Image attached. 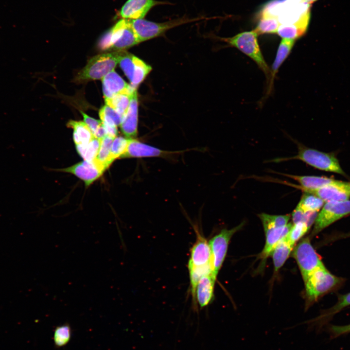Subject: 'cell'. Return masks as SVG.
<instances>
[{
	"label": "cell",
	"mask_w": 350,
	"mask_h": 350,
	"mask_svg": "<svg viewBox=\"0 0 350 350\" xmlns=\"http://www.w3.org/2000/svg\"><path fill=\"white\" fill-rule=\"evenodd\" d=\"M258 35L253 30L242 32L232 37L221 39L252 59L270 81L271 70L262 53L258 41Z\"/></svg>",
	"instance_id": "cell-1"
},
{
	"label": "cell",
	"mask_w": 350,
	"mask_h": 350,
	"mask_svg": "<svg viewBox=\"0 0 350 350\" xmlns=\"http://www.w3.org/2000/svg\"><path fill=\"white\" fill-rule=\"evenodd\" d=\"M298 149L297 155L291 158L277 159L276 161L298 159L319 170L346 175L337 158L333 155L309 148L301 144H298Z\"/></svg>",
	"instance_id": "cell-2"
},
{
	"label": "cell",
	"mask_w": 350,
	"mask_h": 350,
	"mask_svg": "<svg viewBox=\"0 0 350 350\" xmlns=\"http://www.w3.org/2000/svg\"><path fill=\"white\" fill-rule=\"evenodd\" d=\"M203 19V17H183L163 22H156L145 19H130L133 29L140 43L162 35L167 31L187 23Z\"/></svg>",
	"instance_id": "cell-3"
},
{
	"label": "cell",
	"mask_w": 350,
	"mask_h": 350,
	"mask_svg": "<svg viewBox=\"0 0 350 350\" xmlns=\"http://www.w3.org/2000/svg\"><path fill=\"white\" fill-rule=\"evenodd\" d=\"M122 51L96 55L88 61L79 73L76 80L78 82L102 79L114 70L119 63Z\"/></svg>",
	"instance_id": "cell-4"
},
{
	"label": "cell",
	"mask_w": 350,
	"mask_h": 350,
	"mask_svg": "<svg viewBox=\"0 0 350 350\" xmlns=\"http://www.w3.org/2000/svg\"><path fill=\"white\" fill-rule=\"evenodd\" d=\"M342 278L331 273L323 266L312 272L304 281L306 294L310 303L331 291L342 283Z\"/></svg>",
	"instance_id": "cell-5"
},
{
	"label": "cell",
	"mask_w": 350,
	"mask_h": 350,
	"mask_svg": "<svg viewBox=\"0 0 350 350\" xmlns=\"http://www.w3.org/2000/svg\"><path fill=\"white\" fill-rule=\"evenodd\" d=\"M244 222L231 229H223L209 241L211 252V276L216 280L225 261L230 240L235 233L241 229Z\"/></svg>",
	"instance_id": "cell-6"
},
{
	"label": "cell",
	"mask_w": 350,
	"mask_h": 350,
	"mask_svg": "<svg viewBox=\"0 0 350 350\" xmlns=\"http://www.w3.org/2000/svg\"><path fill=\"white\" fill-rule=\"evenodd\" d=\"M293 257L298 264L304 281L312 272L324 266L308 237L302 239L296 246Z\"/></svg>",
	"instance_id": "cell-7"
},
{
	"label": "cell",
	"mask_w": 350,
	"mask_h": 350,
	"mask_svg": "<svg viewBox=\"0 0 350 350\" xmlns=\"http://www.w3.org/2000/svg\"><path fill=\"white\" fill-rule=\"evenodd\" d=\"M350 214V200L326 202L317 215L312 232L315 235L338 220Z\"/></svg>",
	"instance_id": "cell-8"
},
{
	"label": "cell",
	"mask_w": 350,
	"mask_h": 350,
	"mask_svg": "<svg viewBox=\"0 0 350 350\" xmlns=\"http://www.w3.org/2000/svg\"><path fill=\"white\" fill-rule=\"evenodd\" d=\"M122 70L136 89L152 70L151 67L135 55L122 51L119 61Z\"/></svg>",
	"instance_id": "cell-9"
},
{
	"label": "cell",
	"mask_w": 350,
	"mask_h": 350,
	"mask_svg": "<svg viewBox=\"0 0 350 350\" xmlns=\"http://www.w3.org/2000/svg\"><path fill=\"white\" fill-rule=\"evenodd\" d=\"M307 192L316 195L324 202L346 201L350 198V182L334 180L324 187Z\"/></svg>",
	"instance_id": "cell-10"
},
{
	"label": "cell",
	"mask_w": 350,
	"mask_h": 350,
	"mask_svg": "<svg viewBox=\"0 0 350 350\" xmlns=\"http://www.w3.org/2000/svg\"><path fill=\"white\" fill-rule=\"evenodd\" d=\"M179 151H168L143 143L134 138L129 139L127 150L121 158L150 157L168 158Z\"/></svg>",
	"instance_id": "cell-11"
},
{
	"label": "cell",
	"mask_w": 350,
	"mask_h": 350,
	"mask_svg": "<svg viewBox=\"0 0 350 350\" xmlns=\"http://www.w3.org/2000/svg\"><path fill=\"white\" fill-rule=\"evenodd\" d=\"M168 3L156 0H127L119 11V16L127 19H142L153 7Z\"/></svg>",
	"instance_id": "cell-12"
},
{
	"label": "cell",
	"mask_w": 350,
	"mask_h": 350,
	"mask_svg": "<svg viewBox=\"0 0 350 350\" xmlns=\"http://www.w3.org/2000/svg\"><path fill=\"white\" fill-rule=\"evenodd\" d=\"M58 170L74 175L82 180L86 187L92 184L104 173L93 161L85 160L70 167Z\"/></svg>",
	"instance_id": "cell-13"
},
{
	"label": "cell",
	"mask_w": 350,
	"mask_h": 350,
	"mask_svg": "<svg viewBox=\"0 0 350 350\" xmlns=\"http://www.w3.org/2000/svg\"><path fill=\"white\" fill-rule=\"evenodd\" d=\"M102 85L105 99L120 93L131 95L136 90L126 83L114 70L102 78Z\"/></svg>",
	"instance_id": "cell-14"
},
{
	"label": "cell",
	"mask_w": 350,
	"mask_h": 350,
	"mask_svg": "<svg viewBox=\"0 0 350 350\" xmlns=\"http://www.w3.org/2000/svg\"><path fill=\"white\" fill-rule=\"evenodd\" d=\"M195 230L196 240L191 248L188 265L202 266L210 264L211 252L209 242L197 229Z\"/></svg>",
	"instance_id": "cell-15"
},
{
	"label": "cell",
	"mask_w": 350,
	"mask_h": 350,
	"mask_svg": "<svg viewBox=\"0 0 350 350\" xmlns=\"http://www.w3.org/2000/svg\"><path fill=\"white\" fill-rule=\"evenodd\" d=\"M138 99L137 90L131 96L130 102L125 117L120 124L121 131L125 137L135 138L138 134Z\"/></svg>",
	"instance_id": "cell-16"
},
{
	"label": "cell",
	"mask_w": 350,
	"mask_h": 350,
	"mask_svg": "<svg viewBox=\"0 0 350 350\" xmlns=\"http://www.w3.org/2000/svg\"><path fill=\"white\" fill-rule=\"evenodd\" d=\"M215 281L211 274L203 276L199 280L195 290V302L201 309L213 300Z\"/></svg>",
	"instance_id": "cell-17"
},
{
	"label": "cell",
	"mask_w": 350,
	"mask_h": 350,
	"mask_svg": "<svg viewBox=\"0 0 350 350\" xmlns=\"http://www.w3.org/2000/svg\"><path fill=\"white\" fill-rule=\"evenodd\" d=\"M292 225L291 223H288L284 227L272 228L264 229L265 235V243L264 248L261 253V258L265 260L270 256L277 244L287 234Z\"/></svg>",
	"instance_id": "cell-18"
},
{
	"label": "cell",
	"mask_w": 350,
	"mask_h": 350,
	"mask_svg": "<svg viewBox=\"0 0 350 350\" xmlns=\"http://www.w3.org/2000/svg\"><path fill=\"white\" fill-rule=\"evenodd\" d=\"M283 175L298 182L300 185H295V186L304 192L324 187L334 180L331 178L324 176H300L285 174Z\"/></svg>",
	"instance_id": "cell-19"
},
{
	"label": "cell",
	"mask_w": 350,
	"mask_h": 350,
	"mask_svg": "<svg viewBox=\"0 0 350 350\" xmlns=\"http://www.w3.org/2000/svg\"><path fill=\"white\" fill-rule=\"evenodd\" d=\"M127 19H120L111 28L106 32L100 39L98 47L102 51L111 49L113 44L122 35L127 23Z\"/></svg>",
	"instance_id": "cell-20"
},
{
	"label": "cell",
	"mask_w": 350,
	"mask_h": 350,
	"mask_svg": "<svg viewBox=\"0 0 350 350\" xmlns=\"http://www.w3.org/2000/svg\"><path fill=\"white\" fill-rule=\"evenodd\" d=\"M295 41L296 40L285 38H282L281 40L277 52L275 59L272 66L268 90H271L273 79L279 68L291 52Z\"/></svg>",
	"instance_id": "cell-21"
},
{
	"label": "cell",
	"mask_w": 350,
	"mask_h": 350,
	"mask_svg": "<svg viewBox=\"0 0 350 350\" xmlns=\"http://www.w3.org/2000/svg\"><path fill=\"white\" fill-rule=\"evenodd\" d=\"M294 247V245L285 236L274 248L270 256L272 257L275 272H277L283 266Z\"/></svg>",
	"instance_id": "cell-22"
},
{
	"label": "cell",
	"mask_w": 350,
	"mask_h": 350,
	"mask_svg": "<svg viewBox=\"0 0 350 350\" xmlns=\"http://www.w3.org/2000/svg\"><path fill=\"white\" fill-rule=\"evenodd\" d=\"M67 125L73 130V138L76 145L87 144L94 137L85 122L70 120Z\"/></svg>",
	"instance_id": "cell-23"
},
{
	"label": "cell",
	"mask_w": 350,
	"mask_h": 350,
	"mask_svg": "<svg viewBox=\"0 0 350 350\" xmlns=\"http://www.w3.org/2000/svg\"><path fill=\"white\" fill-rule=\"evenodd\" d=\"M350 305V293L339 297L338 302L332 308L328 309L322 315L312 321L310 323L316 325L318 330L336 313L344 308Z\"/></svg>",
	"instance_id": "cell-24"
},
{
	"label": "cell",
	"mask_w": 350,
	"mask_h": 350,
	"mask_svg": "<svg viewBox=\"0 0 350 350\" xmlns=\"http://www.w3.org/2000/svg\"><path fill=\"white\" fill-rule=\"evenodd\" d=\"M114 139L106 135L101 139L99 152L95 158L93 160L104 172L112 163L110 160V155Z\"/></svg>",
	"instance_id": "cell-25"
},
{
	"label": "cell",
	"mask_w": 350,
	"mask_h": 350,
	"mask_svg": "<svg viewBox=\"0 0 350 350\" xmlns=\"http://www.w3.org/2000/svg\"><path fill=\"white\" fill-rule=\"evenodd\" d=\"M139 43L132 26L130 19H128L122 35L113 44L111 49L116 51H124Z\"/></svg>",
	"instance_id": "cell-26"
},
{
	"label": "cell",
	"mask_w": 350,
	"mask_h": 350,
	"mask_svg": "<svg viewBox=\"0 0 350 350\" xmlns=\"http://www.w3.org/2000/svg\"><path fill=\"white\" fill-rule=\"evenodd\" d=\"M280 23L278 18L262 12L259 22L254 31L258 35L277 32Z\"/></svg>",
	"instance_id": "cell-27"
},
{
	"label": "cell",
	"mask_w": 350,
	"mask_h": 350,
	"mask_svg": "<svg viewBox=\"0 0 350 350\" xmlns=\"http://www.w3.org/2000/svg\"><path fill=\"white\" fill-rule=\"evenodd\" d=\"M324 201L316 195L304 192L297 207L304 212H317L323 207Z\"/></svg>",
	"instance_id": "cell-28"
},
{
	"label": "cell",
	"mask_w": 350,
	"mask_h": 350,
	"mask_svg": "<svg viewBox=\"0 0 350 350\" xmlns=\"http://www.w3.org/2000/svg\"><path fill=\"white\" fill-rule=\"evenodd\" d=\"M101 144V139L94 137L88 144L76 145L79 155L85 160L92 161L99 152Z\"/></svg>",
	"instance_id": "cell-29"
},
{
	"label": "cell",
	"mask_w": 350,
	"mask_h": 350,
	"mask_svg": "<svg viewBox=\"0 0 350 350\" xmlns=\"http://www.w3.org/2000/svg\"><path fill=\"white\" fill-rule=\"evenodd\" d=\"M262 224L263 228H281L286 226L290 218L289 214L270 215L264 213L258 215Z\"/></svg>",
	"instance_id": "cell-30"
},
{
	"label": "cell",
	"mask_w": 350,
	"mask_h": 350,
	"mask_svg": "<svg viewBox=\"0 0 350 350\" xmlns=\"http://www.w3.org/2000/svg\"><path fill=\"white\" fill-rule=\"evenodd\" d=\"M99 116L103 123L117 126L122 123L125 115L105 105L100 110Z\"/></svg>",
	"instance_id": "cell-31"
},
{
	"label": "cell",
	"mask_w": 350,
	"mask_h": 350,
	"mask_svg": "<svg viewBox=\"0 0 350 350\" xmlns=\"http://www.w3.org/2000/svg\"><path fill=\"white\" fill-rule=\"evenodd\" d=\"M131 95L124 93L118 94L111 98L105 99V102L106 105L109 107L126 115L130 104Z\"/></svg>",
	"instance_id": "cell-32"
},
{
	"label": "cell",
	"mask_w": 350,
	"mask_h": 350,
	"mask_svg": "<svg viewBox=\"0 0 350 350\" xmlns=\"http://www.w3.org/2000/svg\"><path fill=\"white\" fill-rule=\"evenodd\" d=\"M129 139L122 136L116 137L112 143L110 158L112 162L116 158H120L126 152Z\"/></svg>",
	"instance_id": "cell-33"
},
{
	"label": "cell",
	"mask_w": 350,
	"mask_h": 350,
	"mask_svg": "<svg viewBox=\"0 0 350 350\" xmlns=\"http://www.w3.org/2000/svg\"><path fill=\"white\" fill-rule=\"evenodd\" d=\"M71 334V328L68 324L57 326L55 329L53 335L55 346L61 347L66 345L70 341Z\"/></svg>",
	"instance_id": "cell-34"
},
{
	"label": "cell",
	"mask_w": 350,
	"mask_h": 350,
	"mask_svg": "<svg viewBox=\"0 0 350 350\" xmlns=\"http://www.w3.org/2000/svg\"><path fill=\"white\" fill-rule=\"evenodd\" d=\"M310 229L305 222H300L292 225L285 237L295 246V243L302 237Z\"/></svg>",
	"instance_id": "cell-35"
},
{
	"label": "cell",
	"mask_w": 350,
	"mask_h": 350,
	"mask_svg": "<svg viewBox=\"0 0 350 350\" xmlns=\"http://www.w3.org/2000/svg\"><path fill=\"white\" fill-rule=\"evenodd\" d=\"M277 33L282 38L296 40L305 33L298 27L291 24H280Z\"/></svg>",
	"instance_id": "cell-36"
},
{
	"label": "cell",
	"mask_w": 350,
	"mask_h": 350,
	"mask_svg": "<svg viewBox=\"0 0 350 350\" xmlns=\"http://www.w3.org/2000/svg\"><path fill=\"white\" fill-rule=\"evenodd\" d=\"M81 113L83 115L84 122L88 125L94 136L95 134L102 124V121L97 120L92 118L82 111H81Z\"/></svg>",
	"instance_id": "cell-37"
},
{
	"label": "cell",
	"mask_w": 350,
	"mask_h": 350,
	"mask_svg": "<svg viewBox=\"0 0 350 350\" xmlns=\"http://www.w3.org/2000/svg\"><path fill=\"white\" fill-rule=\"evenodd\" d=\"M329 331L333 337H337L350 332V324L343 326L332 325L329 328Z\"/></svg>",
	"instance_id": "cell-38"
},
{
	"label": "cell",
	"mask_w": 350,
	"mask_h": 350,
	"mask_svg": "<svg viewBox=\"0 0 350 350\" xmlns=\"http://www.w3.org/2000/svg\"><path fill=\"white\" fill-rule=\"evenodd\" d=\"M350 237V232L343 234L339 236V237H340V238H344V237L346 238V237Z\"/></svg>",
	"instance_id": "cell-39"
},
{
	"label": "cell",
	"mask_w": 350,
	"mask_h": 350,
	"mask_svg": "<svg viewBox=\"0 0 350 350\" xmlns=\"http://www.w3.org/2000/svg\"><path fill=\"white\" fill-rule=\"evenodd\" d=\"M306 2L309 4H312L313 2L316 1L317 0H304Z\"/></svg>",
	"instance_id": "cell-40"
}]
</instances>
